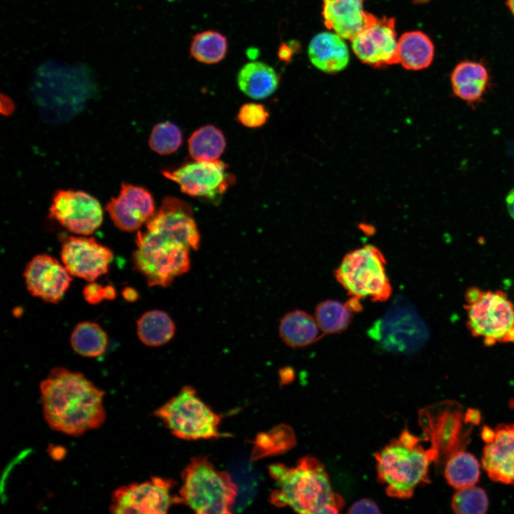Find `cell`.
<instances>
[{
    "mask_svg": "<svg viewBox=\"0 0 514 514\" xmlns=\"http://www.w3.org/2000/svg\"><path fill=\"white\" fill-rule=\"evenodd\" d=\"M133 261L150 286L166 287L190 268V251L197 250L200 235L191 207L166 197L157 212L138 231Z\"/></svg>",
    "mask_w": 514,
    "mask_h": 514,
    "instance_id": "obj_1",
    "label": "cell"
},
{
    "mask_svg": "<svg viewBox=\"0 0 514 514\" xmlns=\"http://www.w3.org/2000/svg\"><path fill=\"white\" fill-rule=\"evenodd\" d=\"M40 393L44 418L56 431L77 436L105 420L104 392L81 373L54 368L41 381Z\"/></svg>",
    "mask_w": 514,
    "mask_h": 514,
    "instance_id": "obj_2",
    "label": "cell"
},
{
    "mask_svg": "<svg viewBox=\"0 0 514 514\" xmlns=\"http://www.w3.org/2000/svg\"><path fill=\"white\" fill-rule=\"evenodd\" d=\"M268 471L278 487L270 498L276 506H289L304 514H331L344 505L343 498L333 490L323 465L314 457H303L294 467L275 463Z\"/></svg>",
    "mask_w": 514,
    "mask_h": 514,
    "instance_id": "obj_3",
    "label": "cell"
},
{
    "mask_svg": "<svg viewBox=\"0 0 514 514\" xmlns=\"http://www.w3.org/2000/svg\"><path fill=\"white\" fill-rule=\"evenodd\" d=\"M422 439L403 430L376 453L377 479L391 498L408 499L415 488L428 483V470L438 455L430 447L425 449Z\"/></svg>",
    "mask_w": 514,
    "mask_h": 514,
    "instance_id": "obj_4",
    "label": "cell"
},
{
    "mask_svg": "<svg viewBox=\"0 0 514 514\" xmlns=\"http://www.w3.org/2000/svg\"><path fill=\"white\" fill-rule=\"evenodd\" d=\"M179 502L200 514H226L237 496L231 476L217 470L205 457H195L182 473Z\"/></svg>",
    "mask_w": 514,
    "mask_h": 514,
    "instance_id": "obj_5",
    "label": "cell"
},
{
    "mask_svg": "<svg viewBox=\"0 0 514 514\" xmlns=\"http://www.w3.org/2000/svg\"><path fill=\"white\" fill-rule=\"evenodd\" d=\"M467 326L486 346L514 343V304L502 291L470 287L465 293Z\"/></svg>",
    "mask_w": 514,
    "mask_h": 514,
    "instance_id": "obj_6",
    "label": "cell"
},
{
    "mask_svg": "<svg viewBox=\"0 0 514 514\" xmlns=\"http://www.w3.org/2000/svg\"><path fill=\"white\" fill-rule=\"evenodd\" d=\"M385 264L381 251L374 246L366 245L348 253L335 276L352 298L384 301L392 292Z\"/></svg>",
    "mask_w": 514,
    "mask_h": 514,
    "instance_id": "obj_7",
    "label": "cell"
},
{
    "mask_svg": "<svg viewBox=\"0 0 514 514\" xmlns=\"http://www.w3.org/2000/svg\"><path fill=\"white\" fill-rule=\"evenodd\" d=\"M154 415L181 439H208L220 435L221 417L197 396L191 386L183 387L158 408Z\"/></svg>",
    "mask_w": 514,
    "mask_h": 514,
    "instance_id": "obj_8",
    "label": "cell"
},
{
    "mask_svg": "<svg viewBox=\"0 0 514 514\" xmlns=\"http://www.w3.org/2000/svg\"><path fill=\"white\" fill-rule=\"evenodd\" d=\"M419 419L425 438L430 442V448L438 455V460L462 448L460 443L465 436L463 435V423L465 420L457 403L448 401L426 408L420 412Z\"/></svg>",
    "mask_w": 514,
    "mask_h": 514,
    "instance_id": "obj_9",
    "label": "cell"
},
{
    "mask_svg": "<svg viewBox=\"0 0 514 514\" xmlns=\"http://www.w3.org/2000/svg\"><path fill=\"white\" fill-rule=\"evenodd\" d=\"M173 481L161 478L118 488L111 496L110 511L113 513L163 514L168 512L178 498L171 496Z\"/></svg>",
    "mask_w": 514,
    "mask_h": 514,
    "instance_id": "obj_10",
    "label": "cell"
},
{
    "mask_svg": "<svg viewBox=\"0 0 514 514\" xmlns=\"http://www.w3.org/2000/svg\"><path fill=\"white\" fill-rule=\"evenodd\" d=\"M49 216L70 232L83 236L93 233L103 221L99 201L82 191L58 190L53 196Z\"/></svg>",
    "mask_w": 514,
    "mask_h": 514,
    "instance_id": "obj_11",
    "label": "cell"
},
{
    "mask_svg": "<svg viewBox=\"0 0 514 514\" xmlns=\"http://www.w3.org/2000/svg\"><path fill=\"white\" fill-rule=\"evenodd\" d=\"M351 41L353 52L366 64L383 68L398 64L395 21L393 17H376Z\"/></svg>",
    "mask_w": 514,
    "mask_h": 514,
    "instance_id": "obj_12",
    "label": "cell"
},
{
    "mask_svg": "<svg viewBox=\"0 0 514 514\" xmlns=\"http://www.w3.org/2000/svg\"><path fill=\"white\" fill-rule=\"evenodd\" d=\"M61 257L71 276L91 282L108 271L114 256L94 238L69 236L62 243Z\"/></svg>",
    "mask_w": 514,
    "mask_h": 514,
    "instance_id": "obj_13",
    "label": "cell"
},
{
    "mask_svg": "<svg viewBox=\"0 0 514 514\" xmlns=\"http://www.w3.org/2000/svg\"><path fill=\"white\" fill-rule=\"evenodd\" d=\"M226 165L219 161H196L163 176L176 182L181 191L193 197L214 198L223 194L228 186Z\"/></svg>",
    "mask_w": 514,
    "mask_h": 514,
    "instance_id": "obj_14",
    "label": "cell"
},
{
    "mask_svg": "<svg viewBox=\"0 0 514 514\" xmlns=\"http://www.w3.org/2000/svg\"><path fill=\"white\" fill-rule=\"evenodd\" d=\"M64 265L55 258L40 254L26 265L24 276L29 293L49 303H58L72 280Z\"/></svg>",
    "mask_w": 514,
    "mask_h": 514,
    "instance_id": "obj_15",
    "label": "cell"
},
{
    "mask_svg": "<svg viewBox=\"0 0 514 514\" xmlns=\"http://www.w3.org/2000/svg\"><path fill=\"white\" fill-rule=\"evenodd\" d=\"M106 209L115 226L124 231L140 228L156 213L151 193L129 183L121 184L119 195L109 201Z\"/></svg>",
    "mask_w": 514,
    "mask_h": 514,
    "instance_id": "obj_16",
    "label": "cell"
},
{
    "mask_svg": "<svg viewBox=\"0 0 514 514\" xmlns=\"http://www.w3.org/2000/svg\"><path fill=\"white\" fill-rule=\"evenodd\" d=\"M482 464L489 478L514 484V424H500L492 439L485 443Z\"/></svg>",
    "mask_w": 514,
    "mask_h": 514,
    "instance_id": "obj_17",
    "label": "cell"
},
{
    "mask_svg": "<svg viewBox=\"0 0 514 514\" xmlns=\"http://www.w3.org/2000/svg\"><path fill=\"white\" fill-rule=\"evenodd\" d=\"M325 26L343 39L351 40L376 16L363 9L366 0H322Z\"/></svg>",
    "mask_w": 514,
    "mask_h": 514,
    "instance_id": "obj_18",
    "label": "cell"
},
{
    "mask_svg": "<svg viewBox=\"0 0 514 514\" xmlns=\"http://www.w3.org/2000/svg\"><path fill=\"white\" fill-rule=\"evenodd\" d=\"M450 80L454 95L473 106L483 100L490 85V76L486 66L472 60L457 64L451 71Z\"/></svg>",
    "mask_w": 514,
    "mask_h": 514,
    "instance_id": "obj_19",
    "label": "cell"
},
{
    "mask_svg": "<svg viewBox=\"0 0 514 514\" xmlns=\"http://www.w3.org/2000/svg\"><path fill=\"white\" fill-rule=\"evenodd\" d=\"M308 57L312 64L327 74L344 69L349 62V51L343 39L335 32H321L311 40Z\"/></svg>",
    "mask_w": 514,
    "mask_h": 514,
    "instance_id": "obj_20",
    "label": "cell"
},
{
    "mask_svg": "<svg viewBox=\"0 0 514 514\" xmlns=\"http://www.w3.org/2000/svg\"><path fill=\"white\" fill-rule=\"evenodd\" d=\"M320 331L315 317L299 309L286 313L281 318L278 327L282 341L293 348L313 344L320 338Z\"/></svg>",
    "mask_w": 514,
    "mask_h": 514,
    "instance_id": "obj_21",
    "label": "cell"
},
{
    "mask_svg": "<svg viewBox=\"0 0 514 514\" xmlns=\"http://www.w3.org/2000/svg\"><path fill=\"white\" fill-rule=\"evenodd\" d=\"M240 90L254 99H263L271 96L277 89L279 78L271 66L251 61L243 65L237 76Z\"/></svg>",
    "mask_w": 514,
    "mask_h": 514,
    "instance_id": "obj_22",
    "label": "cell"
},
{
    "mask_svg": "<svg viewBox=\"0 0 514 514\" xmlns=\"http://www.w3.org/2000/svg\"><path fill=\"white\" fill-rule=\"evenodd\" d=\"M398 63L408 70H421L432 63L435 47L430 37L420 31L403 34L398 40Z\"/></svg>",
    "mask_w": 514,
    "mask_h": 514,
    "instance_id": "obj_23",
    "label": "cell"
},
{
    "mask_svg": "<svg viewBox=\"0 0 514 514\" xmlns=\"http://www.w3.org/2000/svg\"><path fill=\"white\" fill-rule=\"evenodd\" d=\"M137 334L146 346L156 347L169 342L174 336L176 326L171 316L161 310L145 312L136 323Z\"/></svg>",
    "mask_w": 514,
    "mask_h": 514,
    "instance_id": "obj_24",
    "label": "cell"
},
{
    "mask_svg": "<svg viewBox=\"0 0 514 514\" xmlns=\"http://www.w3.org/2000/svg\"><path fill=\"white\" fill-rule=\"evenodd\" d=\"M444 474L457 490L473 486L479 480L480 465L474 455L460 449L447 458Z\"/></svg>",
    "mask_w": 514,
    "mask_h": 514,
    "instance_id": "obj_25",
    "label": "cell"
},
{
    "mask_svg": "<svg viewBox=\"0 0 514 514\" xmlns=\"http://www.w3.org/2000/svg\"><path fill=\"white\" fill-rule=\"evenodd\" d=\"M188 146L189 153L195 161H215L223 153L226 139L221 130L213 125H206L191 134Z\"/></svg>",
    "mask_w": 514,
    "mask_h": 514,
    "instance_id": "obj_26",
    "label": "cell"
},
{
    "mask_svg": "<svg viewBox=\"0 0 514 514\" xmlns=\"http://www.w3.org/2000/svg\"><path fill=\"white\" fill-rule=\"evenodd\" d=\"M71 345L78 354L85 357L101 356L108 346V336L104 329L93 322L76 325L71 336Z\"/></svg>",
    "mask_w": 514,
    "mask_h": 514,
    "instance_id": "obj_27",
    "label": "cell"
},
{
    "mask_svg": "<svg viewBox=\"0 0 514 514\" xmlns=\"http://www.w3.org/2000/svg\"><path fill=\"white\" fill-rule=\"evenodd\" d=\"M228 50L226 37L221 33L207 30L192 36L190 44V56L197 61L214 64L221 61Z\"/></svg>",
    "mask_w": 514,
    "mask_h": 514,
    "instance_id": "obj_28",
    "label": "cell"
},
{
    "mask_svg": "<svg viewBox=\"0 0 514 514\" xmlns=\"http://www.w3.org/2000/svg\"><path fill=\"white\" fill-rule=\"evenodd\" d=\"M353 311L349 301L342 303L326 300L318 304L314 317L321 329L326 334H335L344 331L351 321Z\"/></svg>",
    "mask_w": 514,
    "mask_h": 514,
    "instance_id": "obj_29",
    "label": "cell"
},
{
    "mask_svg": "<svg viewBox=\"0 0 514 514\" xmlns=\"http://www.w3.org/2000/svg\"><path fill=\"white\" fill-rule=\"evenodd\" d=\"M182 133L174 124L164 121L156 124L151 132L150 148L161 155H169L176 151L182 143Z\"/></svg>",
    "mask_w": 514,
    "mask_h": 514,
    "instance_id": "obj_30",
    "label": "cell"
},
{
    "mask_svg": "<svg viewBox=\"0 0 514 514\" xmlns=\"http://www.w3.org/2000/svg\"><path fill=\"white\" fill-rule=\"evenodd\" d=\"M451 507L459 514L485 513L488 508L486 493L475 485L459 489L452 498Z\"/></svg>",
    "mask_w": 514,
    "mask_h": 514,
    "instance_id": "obj_31",
    "label": "cell"
},
{
    "mask_svg": "<svg viewBox=\"0 0 514 514\" xmlns=\"http://www.w3.org/2000/svg\"><path fill=\"white\" fill-rule=\"evenodd\" d=\"M268 116L269 114L263 105L248 103L240 108L237 119L244 126L258 128L262 126L266 122Z\"/></svg>",
    "mask_w": 514,
    "mask_h": 514,
    "instance_id": "obj_32",
    "label": "cell"
},
{
    "mask_svg": "<svg viewBox=\"0 0 514 514\" xmlns=\"http://www.w3.org/2000/svg\"><path fill=\"white\" fill-rule=\"evenodd\" d=\"M114 288L111 286H101L95 283H91L84 289V296L87 302L97 303L103 299H113L115 298Z\"/></svg>",
    "mask_w": 514,
    "mask_h": 514,
    "instance_id": "obj_33",
    "label": "cell"
},
{
    "mask_svg": "<svg viewBox=\"0 0 514 514\" xmlns=\"http://www.w3.org/2000/svg\"><path fill=\"white\" fill-rule=\"evenodd\" d=\"M348 513H381L379 507L375 501L369 498H362L356 501L348 510Z\"/></svg>",
    "mask_w": 514,
    "mask_h": 514,
    "instance_id": "obj_34",
    "label": "cell"
},
{
    "mask_svg": "<svg viewBox=\"0 0 514 514\" xmlns=\"http://www.w3.org/2000/svg\"><path fill=\"white\" fill-rule=\"evenodd\" d=\"M294 51L290 44L283 43L278 49V57L280 60L288 62L291 59Z\"/></svg>",
    "mask_w": 514,
    "mask_h": 514,
    "instance_id": "obj_35",
    "label": "cell"
},
{
    "mask_svg": "<svg viewBox=\"0 0 514 514\" xmlns=\"http://www.w3.org/2000/svg\"><path fill=\"white\" fill-rule=\"evenodd\" d=\"M505 204L509 215L514 219V187L508 192L505 198Z\"/></svg>",
    "mask_w": 514,
    "mask_h": 514,
    "instance_id": "obj_36",
    "label": "cell"
},
{
    "mask_svg": "<svg viewBox=\"0 0 514 514\" xmlns=\"http://www.w3.org/2000/svg\"><path fill=\"white\" fill-rule=\"evenodd\" d=\"M480 413L478 410L470 409L465 415V420L467 423L478 424L480 421Z\"/></svg>",
    "mask_w": 514,
    "mask_h": 514,
    "instance_id": "obj_37",
    "label": "cell"
},
{
    "mask_svg": "<svg viewBox=\"0 0 514 514\" xmlns=\"http://www.w3.org/2000/svg\"><path fill=\"white\" fill-rule=\"evenodd\" d=\"M124 296L125 298L128 301H135L137 298V293L135 290L127 288L124 291Z\"/></svg>",
    "mask_w": 514,
    "mask_h": 514,
    "instance_id": "obj_38",
    "label": "cell"
},
{
    "mask_svg": "<svg viewBox=\"0 0 514 514\" xmlns=\"http://www.w3.org/2000/svg\"><path fill=\"white\" fill-rule=\"evenodd\" d=\"M506 5L514 16V0H506Z\"/></svg>",
    "mask_w": 514,
    "mask_h": 514,
    "instance_id": "obj_39",
    "label": "cell"
},
{
    "mask_svg": "<svg viewBox=\"0 0 514 514\" xmlns=\"http://www.w3.org/2000/svg\"><path fill=\"white\" fill-rule=\"evenodd\" d=\"M428 1H429V0H416V1L418 3H425V2H427Z\"/></svg>",
    "mask_w": 514,
    "mask_h": 514,
    "instance_id": "obj_40",
    "label": "cell"
}]
</instances>
